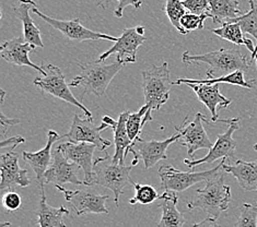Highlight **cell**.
Wrapping results in <instances>:
<instances>
[{
	"label": "cell",
	"instance_id": "obj_18",
	"mask_svg": "<svg viewBox=\"0 0 257 227\" xmlns=\"http://www.w3.org/2000/svg\"><path fill=\"white\" fill-rule=\"evenodd\" d=\"M194 92L198 100L204 104L211 114V122H225L229 126L236 120L232 119H219L218 108H226L231 100L224 97L219 90V84H187Z\"/></svg>",
	"mask_w": 257,
	"mask_h": 227
},
{
	"label": "cell",
	"instance_id": "obj_44",
	"mask_svg": "<svg viewBox=\"0 0 257 227\" xmlns=\"http://www.w3.org/2000/svg\"><path fill=\"white\" fill-rule=\"evenodd\" d=\"M254 150H255V151H257V143H256V144H254Z\"/></svg>",
	"mask_w": 257,
	"mask_h": 227
},
{
	"label": "cell",
	"instance_id": "obj_12",
	"mask_svg": "<svg viewBox=\"0 0 257 227\" xmlns=\"http://www.w3.org/2000/svg\"><path fill=\"white\" fill-rule=\"evenodd\" d=\"M57 149L63 153L64 156L69 162L73 163L83 170L84 173V186H93L94 180V166L99 157L94 158L93 154L95 149L94 144L91 143H72L65 142L59 144Z\"/></svg>",
	"mask_w": 257,
	"mask_h": 227
},
{
	"label": "cell",
	"instance_id": "obj_10",
	"mask_svg": "<svg viewBox=\"0 0 257 227\" xmlns=\"http://www.w3.org/2000/svg\"><path fill=\"white\" fill-rule=\"evenodd\" d=\"M109 128L105 122H102L100 126L93 124L92 120L88 118L82 119L79 115H73V119L69 131L62 138H66L72 143H91L94 144L99 151L105 152L108 146H111V141L102 138L101 131Z\"/></svg>",
	"mask_w": 257,
	"mask_h": 227
},
{
	"label": "cell",
	"instance_id": "obj_4",
	"mask_svg": "<svg viewBox=\"0 0 257 227\" xmlns=\"http://www.w3.org/2000/svg\"><path fill=\"white\" fill-rule=\"evenodd\" d=\"M142 76L146 105L152 110H159L168 102L171 87L173 85L168 61H163L160 66H154L151 69L143 71Z\"/></svg>",
	"mask_w": 257,
	"mask_h": 227
},
{
	"label": "cell",
	"instance_id": "obj_7",
	"mask_svg": "<svg viewBox=\"0 0 257 227\" xmlns=\"http://www.w3.org/2000/svg\"><path fill=\"white\" fill-rule=\"evenodd\" d=\"M105 157H99L94 166V180L93 185L107 188L114 193V201L116 205L119 204V195L123 193L124 188L128 185H133L131 178V170L133 165H116L112 162L109 164L101 165V162Z\"/></svg>",
	"mask_w": 257,
	"mask_h": 227
},
{
	"label": "cell",
	"instance_id": "obj_1",
	"mask_svg": "<svg viewBox=\"0 0 257 227\" xmlns=\"http://www.w3.org/2000/svg\"><path fill=\"white\" fill-rule=\"evenodd\" d=\"M184 65H191L196 63H204L209 66L207 71V77H213L219 75L223 77L235 71H246L249 69L252 60L247 59L238 48H222L211 53L203 55H191L185 52L182 56Z\"/></svg>",
	"mask_w": 257,
	"mask_h": 227
},
{
	"label": "cell",
	"instance_id": "obj_42",
	"mask_svg": "<svg viewBox=\"0 0 257 227\" xmlns=\"http://www.w3.org/2000/svg\"><path fill=\"white\" fill-rule=\"evenodd\" d=\"M248 3H249V6H252L255 4V0H248Z\"/></svg>",
	"mask_w": 257,
	"mask_h": 227
},
{
	"label": "cell",
	"instance_id": "obj_25",
	"mask_svg": "<svg viewBox=\"0 0 257 227\" xmlns=\"http://www.w3.org/2000/svg\"><path fill=\"white\" fill-rule=\"evenodd\" d=\"M160 207L162 210V217L158 224V227H184V215L177 210L176 192L165 191L161 195Z\"/></svg>",
	"mask_w": 257,
	"mask_h": 227
},
{
	"label": "cell",
	"instance_id": "obj_6",
	"mask_svg": "<svg viewBox=\"0 0 257 227\" xmlns=\"http://www.w3.org/2000/svg\"><path fill=\"white\" fill-rule=\"evenodd\" d=\"M46 75L35 78L33 81L34 85L41 89L44 93L50 94L54 97H57L59 100H63L70 105L80 108L83 114L87 116V118L93 121L92 114H91L88 108H85L82 104L79 102L70 91L69 84L66 82V78L62 69L58 68L55 65H47L46 66Z\"/></svg>",
	"mask_w": 257,
	"mask_h": 227
},
{
	"label": "cell",
	"instance_id": "obj_2",
	"mask_svg": "<svg viewBox=\"0 0 257 227\" xmlns=\"http://www.w3.org/2000/svg\"><path fill=\"white\" fill-rule=\"evenodd\" d=\"M78 66L80 67L81 71L69 83V87L82 89L83 95L92 93L96 96H103L114 77L125 65L117 61L105 65L103 61L97 60L85 64L78 63Z\"/></svg>",
	"mask_w": 257,
	"mask_h": 227
},
{
	"label": "cell",
	"instance_id": "obj_15",
	"mask_svg": "<svg viewBox=\"0 0 257 227\" xmlns=\"http://www.w3.org/2000/svg\"><path fill=\"white\" fill-rule=\"evenodd\" d=\"M238 129V118L229 126V129L224 133L219 134L217 137L216 143L209 150V153L199 159H184V163L189 168H196L199 165L203 164H211L217 159L229 158L232 161H237L235 158V150H236V141L233 139V133Z\"/></svg>",
	"mask_w": 257,
	"mask_h": 227
},
{
	"label": "cell",
	"instance_id": "obj_29",
	"mask_svg": "<svg viewBox=\"0 0 257 227\" xmlns=\"http://www.w3.org/2000/svg\"><path fill=\"white\" fill-rule=\"evenodd\" d=\"M210 31L213 34H216L218 38L233 43L235 45H245L246 43V38H244V33L238 23H223L220 28L211 29Z\"/></svg>",
	"mask_w": 257,
	"mask_h": 227
},
{
	"label": "cell",
	"instance_id": "obj_35",
	"mask_svg": "<svg viewBox=\"0 0 257 227\" xmlns=\"http://www.w3.org/2000/svg\"><path fill=\"white\" fill-rule=\"evenodd\" d=\"M183 6L188 10L189 14L196 16L208 15L210 17L209 0H183Z\"/></svg>",
	"mask_w": 257,
	"mask_h": 227
},
{
	"label": "cell",
	"instance_id": "obj_3",
	"mask_svg": "<svg viewBox=\"0 0 257 227\" xmlns=\"http://www.w3.org/2000/svg\"><path fill=\"white\" fill-rule=\"evenodd\" d=\"M231 202V188L225 185L224 174L219 173L207 180L204 189L196 190L195 197L187 202L189 210L200 208L211 217H219L220 214L229 208Z\"/></svg>",
	"mask_w": 257,
	"mask_h": 227
},
{
	"label": "cell",
	"instance_id": "obj_5",
	"mask_svg": "<svg viewBox=\"0 0 257 227\" xmlns=\"http://www.w3.org/2000/svg\"><path fill=\"white\" fill-rule=\"evenodd\" d=\"M225 158L221 159L218 166L212 169L204 171H182L171 165H162L158 170L159 177L161 180V188L164 191L182 192L192 187L195 183L200 181H207L217 176L220 170L223 169Z\"/></svg>",
	"mask_w": 257,
	"mask_h": 227
},
{
	"label": "cell",
	"instance_id": "obj_30",
	"mask_svg": "<svg viewBox=\"0 0 257 227\" xmlns=\"http://www.w3.org/2000/svg\"><path fill=\"white\" fill-rule=\"evenodd\" d=\"M185 7L183 6V0H165L164 12L168 16L171 24L177 30V32L182 35H187L188 33L181 27L182 18L185 16Z\"/></svg>",
	"mask_w": 257,
	"mask_h": 227
},
{
	"label": "cell",
	"instance_id": "obj_20",
	"mask_svg": "<svg viewBox=\"0 0 257 227\" xmlns=\"http://www.w3.org/2000/svg\"><path fill=\"white\" fill-rule=\"evenodd\" d=\"M62 138V136L54 131L50 130L47 132V142L44 148L38 152H27L24 151L22 153V157L24 162L28 163L30 166L32 167L34 174L36 176V180H38L39 185L41 187V190L44 189V175L46 170L50 168L52 164V148L53 144L56 142L57 140Z\"/></svg>",
	"mask_w": 257,
	"mask_h": 227
},
{
	"label": "cell",
	"instance_id": "obj_9",
	"mask_svg": "<svg viewBox=\"0 0 257 227\" xmlns=\"http://www.w3.org/2000/svg\"><path fill=\"white\" fill-rule=\"evenodd\" d=\"M182 138V134L177 132L174 136L167 140L158 141V140H145L138 138L132 146L126 152V156L132 152L135 159L132 162L133 166L138 163L139 159H143L145 164V168L149 169L154 167L155 165L162 159H167V150L169 145L172 144L175 141H179Z\"/></svg>",
	"mask_w": 257,
	"mask_h": 227
},
{
	"label": "cell",
	"instance_id": "obj_11",
	"mask_svg": "<svg viewBox=\"0 0 257 227\" xmlns=\"http://www.w3.org/2000/svg\"><path fill=\"white\" fill-rule=\"evenodd\" d=\"M56 188L60 192L64 193L66 201L68 202L72 210L79 216L89 213H108V210L105 206V202L109 199L108 195L96 193L93 189L68 190L59 185H56Z\"/></svg>",
	"mask_w": 257,
	"mask_h": 227
},
{
	"label": "cell",
	"instance_id": "obj_32",
	"mask_svg": "<svg viewBox=\"0 0 257 227\" xmlns=\"http://www.w3.org/2000/svg\"><path fill=\"white\" fill-rule=\"evenodd\" d=\"M231 22H235L240 24V27L243 31V33L252 35L256 40V47H257V3L250 6V9L246 14L242 15L236 19L232 20ZM229 22V23H231Z\"/></svg>",
	"mask_w": 257,
	"mask_h": 227
},
{
	"label": "cell",
	"instance_id": "obj_16",
	"mask_svg": "<svg viewBox=\"0 0 257 227\" xmlns=\"http://www.w3.org/2000/svg\"><path fill=\"white\" fill-rule=\"evenodd\" d=\"M80 169L77 165L69 162L62 152L58 149L53 152V162L50 168L44 175V183H55V185H64V183H72V185H84L83 180L78 178V170Z\"/></svg>",
	"mask_w": 257,
	"mask_h": 227
},
{
	"label": "cell",
	"instance_id": "obj_23",
	"mask_svg": "<svg viewBox=\"0 0 257 227\" xmlns=\"http://www.w3.org/2000/svg\"><path fill=\"white\" fill-rule=\"evenodd\" d=\"M223 170L233 176L246 191H257V161L245 162L237 159L234 164H223Z\"/></svg>",
	"mask_w": 257,
	"mask_h": 227
},
{
	"label": "cell",
	"instance_id": "obj_34",
	"mask_svg": "<svg viewBox=\"0 0 257 227\" xmlns=\"http://www.w3.org/2000/svg\"><path fill=\"white\" fill-rule=\"evenodd\" d=\"M207 18H210V17L208 15L196 16L193 14H189V12H186L185 16L183 17L181 20V27L183 28V30H185L187 33L196 30H203L204 23Z\"/></svg>",
	"mask_w": 257,
	"mask_h": 227
},
{
	"label": "cell",
	"instance_id": "obj_14",
	"mask_svg": "<svg viewBox=\"0 0 257 227\" xmlns=\"http://www.w3.org/2000/svg\"><path fill=\"white\" fill-rule=\"evenodd\" d=\"M187 119L188 116H186L184 121H183L182 127H175V130L182 134V138L179 140L180 144L187 149L188 156L194 157L196 151L200 149L210 150L213 144L204 128V122H207L208 119L203 114H196L195 119L188 126H185Z\"/></svg>",
	"mask_w": 257,
	"mask_h": 227
},
{
	"label": "cell",
	"instance_id": "obj_41",
	"mask_svg": "<svg viewBox=\"0 0 257 227\" xmlns=\"http://www.w3.org/2000/svg\"><path fill=\"white\" fill-rule=\"evenodd\" d=\"M11 224L10 223H3L2 225H0V227H6V226H10Z\"/></svg>",
	"mask_w": 257,
	"mask_h": 227
},
{
	"label": "cell",
	"instance_id": "obj_8",
	"mask_svg": "<svg viewBox=\"0 0 257 227\" xmlns=\"http://www.w3.org/2000/svg\"><path fill=\"white\" fill-rule=\"evenodd\" d=\"M145 27H135L132 29H125L121 32L117 42L105 53H103L99 60L105 61L111 55L117 56V63L119 64H134L137 60V51L146 42Z\"/></svg>",
	"mask_w": 257,
	"mask_h": 227
},
{
	"label": "cell",
	"instance_id": "obj_39",
	"mask_svg": "<svg viewBox=\"0 0 257 227\" xmlns=\"http://www.w3.org/2000/svg\"><path fill=\"white\" fill-rule=\"evenodd\" d=\"M24 138L21 136H16V137H11L7 140H3L2 143H0V148L5 149V148H10V149H16L18 145L24 142Z\"/></svg>",
	"mask_w": 257,
	"mask_h": 227
},
{
	"label": "cell",
	"instance_id": "obj_27",
	"mask_svg": "<svg viewBox=\"0 0 257 227\" xmlns=\"http://www.w3.org/2000/svg\"><path fill=\"white\" fill-rule=\"evenodd\" d=\"M209 5L213 23H229L244 15L237 0H209Z\"/></svg>",
	"mask_w": 257,
	"mask_h": 227
},
{
	"label": "cell",
	"instance_id": "obj_13",
	"mask_svg": "<svg viewBox=\"0 0 257 227\" xmlns=\"http://www.w3.org/2000/svg\"><path fill=\"white\" fill-rule=\"evenodd\" d=\"M32 12L35 15H38L42 20H44L47 24H50L55 30H58L59 32H62L65 36H67L69 40L75 42H83V41H100L105 40L109 42H117L118 38H114V36L103 34L99 32H94L83 27L80 23V20L73 19V20H58L55 18H51L44 14H42L39 9L34 7L32 9Z\"/></svg>",
	"mask_w": 257,
	"mask_h": 227
},
{
	"label": "cell",
	"instance_id": "obj_26",
	"mask_svg": "<svg viewBox=\"0 0 257 227\" xmlns=\"http://www.w3.org/2000/svg\"><path fill=\"white\" fill-rule=\"evenodd\" d=\"M220 83H226L231 85H236V87H242L246 89H254L257 84V80H250L246 81L245 77H244V71H235L230 75H226L223 77H207V79L201 80H195V79H177L176 81L173 82L174 85H181V84H220Z\"/></svg>",
	"mask_w": 257,
	"mask_h": 227
},
{
	"label": "cell",
	"instance_id": "obj_37",
	"mask_svg": "<svg viewBox=\"0 0 257 227\" xmlns=\"http://www.w3.org/2000/svg\"><path fill=\"white\" fill-rule=\"evenodd\" d=\"M116 2L118 3V6L114 11V15L116 16V18H119V19L123 18V12L127 6H133L135 9H139L143 5V0H116ZM104 3H105V0H100V2L97 3V6H102V7H104Z\"/></svg>",
	"mask_w": 257,
	"mask_h": 227
},
{
	"label": "cell",
	"instance_id": "obj_43",
	"mask_svg": "<svg viewBox=\"0 0 257 227\" xmlns=\"http://www.w3.org/2000/svg\"><path fill=\"white\" fill-rule=\"evenodd\" d=\"M253 60H256V66H257V54H256V55H255V56H254Z\"/></svg>",
	"mask_w": 257,
	"mask_h": 227
},
{
	"label": "cell",
	"instance_id": "obj_21",
	"mask_svg": "<svg viewBox=\"0 0 257 227\" xmlns=\"http://www.w3.org/2000/svg\"><path fill=\"white\" fill-rule=\"evenodd\" d=\"M131 112H124L119 115L117 120H114L108 116H104L102 122H105L113 129L114 134V143H115V152L112 157V163L116 165H125L126 152L133 144L127 132V119Z\"/></svg>",
	"mask_w": 257,
	"mask_h": 227
},
{
	"label": "cell",
	"instance_id": "obj_40",
	"mask_svg": "<svg viewBox=\"0 0 257 227\" xmlns=\"http://www.w3.org/2000/svg\"><path fill=\"white\" fill-rule=\"evenodd\" d=\"M192 227H220L219 224L217 223V218L215 217H207L204 220H201L200 223L194 224Z\"/></svg>",
	"mask_w": 257,
	"mask_h": 227
},
{
	"label": "cell",
	"instance_id": "obj_38",
	"mask_svg": "<svg viewBox=\"0 0 257 227\" xmlns=\"http://www.w3.org/2000/svg\"><path fill=\"white\" fill-rule=\"evenodd\" d=\"M20 122V119H11L7 118L5 116L3 109H0V125H2V137H4L7 133L8 128L11 126H16Z\"/></svg>",
	"mask_w": 257,
	"mask_h": 227
},
{
	"label": "cell",
	"instance_id": "obj_33",
	"mask_svg": "<svg viewBox=\"0 0 257 227\" xmlns=\"http://www.w3.org/2000/svg\"><path fill=\"white\" fill-rule=\"evenodd\" d=\"M235 227H257V202L242 204Z\"/></svg>",
	"mask_w": 257,
	"mask_h": 227
},
{
	"label": "cell",
	"instance_id": "obj_31",
	"mask_svg": "<svg viewBox=\"0 0 257 227\" xmlns=\"http://www.w3.org/2000/svg\"><path fill=\"white\" fill-rule=\"evenodd\" d=\"M133 186L135 188V197L130 200V203L132 205L135 204H150L154 203L155 201L161 199V195L158 194L157 190L150 186V185H142L138 182H133Z\"/></svg>",
	"mask_w": 257,
	"mask_h": 227
},
{
	"label": "cell",
	"instance_id": "obj_19",
	"mask_svg": "<svg viewBox=\"0 0 257 227\" xmlns=\"http://www.w3.org/2000/svg\"><path fill=\"white\" fill-rule=\"evenodd\" d=\"M35 46L24 41L22 38H16L4 42L0 46L2 57L9 64L16 66H28L39 71L42 76L46 75L45 69L42 66L33 64L29 58V54L35 50Z\"/></svg>",
	"mask_w": 257,
	"mask_h": 227
},
{
	"label": "cell",
	"instance_id": "obj_17",
	"mask_svg": "<svg viewBox=\"0 0 257 227\" xmlns=\"http://www.w3.org/2000/svg\"><path fill=\"white\" fill-rule=\"evenodd\" d=\"M0 170H2V181L0 189L12 190L15 187H29L31 180L29 178V171L22 169L19 165L18 153L10 151L0 155Z\"/></svg>",
	"mask_w": 257,
	"mask_h": 227
},
{
	"label": "cell",
	"instance_id": "obj_36",
	"mask_svg": "<svg viewBox=\"0 0 257 227\" xmlns=\"http://www.w3.org/2000/svg\"><path fill=\"white\" fill-rule=\"evenodd\" d=\"M22 204V199L19 193L15 192L14 190H9L3 197V205L7 212H14L19 210Z\"/></svg>",
	"mask_w": 257,
	"mask_h": 227
},
{
	"label": "cell",
	"instance_id": "obj_28",
	"mask_svg": "<svg viewBox=\"0 0 257 227\" xmlns=\"http://www.w3.org/2000/svg\"><path fill=\"white\" fill-rule=\"evenodd\" d=\"M151 112L152 109L145 104L137 113H131L130 116H128L126 127L132 143H134L138 138H140V133H142L143 128L147 122L154 119L151 116Z\"/></svg>",
	"mask_w": 257,
	"mask_h": 227
},
{
	"label": "cell",
	"instance_id": "obj_22",
	"mask_svg": "<svg viewBox=\"0 0 257 227\" xmlns=\"http://www.w3.org/2000/svg\"><path fill=\"white\" fill-rule=\"evenodd\" d=\"M36 7V4L33 0H20L19 6L14 8L16 17L22 22L23 28V39L35 47L43 48L44 44L42 42L41 31L35 26L33 19L30 16V10Z\"/></svg>",
	"mask_w": 257,
	"mask_h": 227
},
{
	"label": "cell",
	"instance_id": "obj_24",
	"mask_svg": "<svg viewBox=\"0 0 257 227\" xmlns=\"http://www.w3.org/2000/svg\"><path fill=\"white\" fill-rule=\"evenodd\" d=\"M69 214L70 211L65 206L53 207L48 204L44 189L41 190L40 205L35 212V215L38 216L36 223L40 225V227H67L64 222V217Z\"/></svg>",
	"mask_w": 257,
	"mask_h": 227
}]
</instances>
